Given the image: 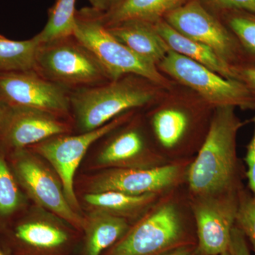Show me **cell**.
I'll return each instance as SVG.
<instances>
[{"instance_id": "obj_1", "label": "cell", "mask_w": 255, "mask_h": 255, "mask_svg": "<svg viewBox=\"0 0 255 255\" xmlns=\"http://www.w3.org/2000/svg\"><path fill=\"white\" fill-rule=\"evenodd\" d=\"M243 125L236 107H217L205 142L189 168L191 191L199 196L240 191L236 138Z\"/></svg>"}, {"instance_id": "obj_2", "label": "cell", "mask_w": 255, "mask_h": 255, "mask_svg": "<svg viewBox=\"0 0 255 255\" xmlns=\"http://www.w3.org/2000/svg\"><path fill=\"white\" fill-rule=\"evenodd\" d=\"M73 36L95 55L111 80L134 75L157 85H169L155 64L135 54L109 31L101 20L100 11L92 7L77 10Z\"/></svg>"}, {"instance_id": "obj_3", "label": "cell", "mask_w": 255, "mask_h": 255, "mask_svg": "<svg viewBox=\"0 0 255 255\" xmlns=\"http://www.w3.org/2000/svg\"><path fill=\"white\" fill-rule=\"evenodd\" d=\"M121 78L70 93L71 109L80 132L103 127L119 114L147 105L153 98V92L147 87L132 79Z\"/></svg>"}, {"instance_id": "obj_4", "label": "cell", "mask_w": 255, "mask_h": 255, "mask_svg": "<svg viewBox=\"0 0 255 255\" xmlns=\"http://www.w3.org/2000/svg\"><path fill=\"white\" fill-rule=\"evenodd\" d=\"M34 70L50 81L75 90L111 80L95 55L73 35L38 44Z\"/></svg>"}, {"instance_id": "obj_5", "label": "cell", "mask_w": 255, "mask_h": 255, "mask_svg": "<svg viewBox=\"0 0 255 255\" xmlns=\"http://www.w3.org/2000/svg\"><path fill=\"white\" fill-rule=\"evenodd\" d=\"M161 70L216 105L255 110V95L244 83L228 79L201 64L169 49Z\"/></svg>"}, {"instance_id": "obj_6", "label": "cell", "mask_w": 255, "mask_h": 255, "mask_svg": "<svg viewBox=\"0 0 255 255\" xmlns=\"http://www.w3.org/2000/svg\"><path fill=\"white\" fill-rule=\"evenodd\" d=\"M127 115L117 117L103 127L78 135L61 134L33 145V150L46 159L54 169L63 186L68 204L80 214V205L74 190V177L90 146L126 122Z\"/></svg>"}, {"instance_id": "obj_7", "label": "cell", "mask_w": 255, "mask_h": 255, "mask_svg": "<svg viewBox=\"0 0 255 255\" xmlns=\"http://www.w3.org/2000/svg\"><path fill=\"white\" fill-rule=\"evenodd\" d=\"M0 100L9 106L43 111L63 119L71 110L68 89L34 70L0 73Z\"/></svg>"}, {"instance_id": "obj_8", "label": "cell", "mask_w": 255, "mask_h": 255, "mask_svg": "<svg viewBox=\"0 0 255 255\" xmlns=\"http://www.w3.org/2000/svg\"><path fill=\"white\" fill-rule=\"evenodd\" d=\"M14 169L18 180L36 203L77 229L84 230L85 218L68 204L58 176L37 156L20 149L15 157Z\"/></svg>"}, {"instance_id": "obj_9", "label": "cell", "mask_w": 255, "mask_h": 255, "mask_svg": "<svg viewBox=\"0 0 255 255\" xmlns=\"http://www.w3.org/2000/svg\"><path fill=\"white\" fill-rule=\"evenodd\" d=\"M182 234L177 209L166 204L126 233L108 255H158L177 248Z\"/></svg>"}, {"instance_id": "obj_10", "label": "cell", "mask_w": 255, "mask_h": 255, "mask_svg": "<svg viewBox=\"0 0 255 255\" xmlns=\"http://www.w3.org/2000/svg\"><path fill=\"white\" fill-rule=\"evenodd\" d=\"M166 19L176 31L212 48L231 65L241 62L243 50L236 36L197 1L181 5L166 15Z\"/></svg>"}, {"instance_id": "obj_11", "label": "cell", "mask_w": 255, "mask_h": 255, "mask_svg": "<svg viewBox=\"0 0 255 255\" xmlns=\"http://www.w3.org/2000/svg\"><path fill=\"white\" fill-rule=\"evenodd\" d=\"M241 191V190H240ZM228 191L201 196L193 206L199 238L198 253L220 255L228 251L231 232L236 223L239 192Z\"/></svg>"}, {"instance_id": "obj_12", "label": "cell", "mask_w": 255, "mask_h": 255, "mask_svg": "<svg viewBox=\"0 0 255 255\" xmlns=\"http://www.w3.org/2000/svg\"><path fill=\"white\" fill-rule=\"evenodd\" d=\"M177 165L150 169L112 168L90 177L86 193L118 191L129 195L155 194L173 184L179 174Z\"/></svg>"}, {"instance_id": "obj_13", "label": "cell", "mask_w": 255, "mask_h": 255, "mask_svg": "<svg viewBox=\"0 0 255 255\" xmlns=\"http://www.w3.org/2000/svg\"><path fill=\"white\" fill-rule=\"evenodd\" d=\"M1 131L6 143L20 150L55 135L68 134L70 127L63 118L48 112L10 106Z\"/></svg>"}, {"instance_id": "obj_14", "label": "cell", "mask_w": 255, "mask_h": 255, "mask_svg": "<svg viewBox=\"0 0 255 255\" xmlns=\"http://www.w3.org/2000/svg\"><path fill=\"white\" fill-rule=\"evenodd\" d=\"M153 26L169 49L207 67L224 78L237 80L236 65L228 63L212 48L184 36L167 21H158Z\"/></svg>"}, {"instance_id": "obj_15", "label": "cell", "mask_w": 255, "mask_h": 255, "mask_svg": "<svg viewBox=\"0 0 255 255\" xmlns=\"http://www.w3.org/2000/svg\"><path fill=\"white\" fill-rule=\"evenodd\" d=\"M107 28L133 53L155 65L160 63L169 51L167 43L152 23L128 21Z\"/></svg>"}, {"instance_id": "obj_16", "label": "cell", "mask_w": 255, "mask_h": 255, "mask_svg": "<svg viewBox=\"0 0 255 255\" xmlns=\"http://www.w3.org/2000/svg\"><path fill=\"white\" fill-rule=\"evenodd\" d=\"M125 218L100 211H92L85 218V254L100 255L113 246L128 231Z\"/></svg>"}, {"instance_id": "obj_17", "label": "cell", "mask_w": 255, "mask_h": 255, "mask_svg": "<svg viewBox=\"0 0 255 255\" xmlns=\"http://www.w3.org/2000/svg\"><path fill=\"white\" fill-rule=\"evenodd\" d=\"M185 0H123L108 12H100L107 27L128 21L156 23L163 15L182 5Z\"/></svg>"}, {"instance_id": "obj_18", "label": "cell", "mask_w": 255, "mask_h": 255, "mask_svg": "<svg viewBox=\"0 0 255 255\" xmlns=\"http://www.w3.org/2000/svg\"><path fill=\"white\" fill-rule=\"evenodd\" d=\"M144 142L137 130H129L119 134L102 149L96 164L102 168H132L142 157Z\"/></svg>"}, {"instance_id": "obj_19", "label": "cell", "mask_w": 255, "mask_h": 255, "mask_svg": "<svg viewBox=\"0 0 255 255\" xmlns=\"http://www.w3.org/2000/svg\"><path fill=\"white\" fill-rule=\"evenodd\" d=\"M15 236L26 246L43 251L58 249L69 241L65 229L43 216L18 225Z\"/></svg>"}, {"instance_id": "obj_20", "label": "cell", "mask_w": 255, "mask_h": 255, "mask_svg": "<svg viewBox=\"0 0 255 255\" xmlns=\"http://www.w3.org/2000/svg\"><path fill=\"white\" fill-rule=\"evenodd\" d=\"M154 196L155 194L129 195L118 191H105L85 193L83 200L93 211H104L124 217L145 207Z\"/></svg>"}, {"instance_id": "obj_21", "label": "cell", "mask_w": 255, "mask_h": 255, "mask_svg": "<svg viewBox=\"0 0 255 255\" xmlns=\"http://www.w3.org/2000/svg\"><path fill=\"white\" fill-rule=\"evenodd\" d=\"M75 4L76 0H56L48 11L44 28L33 37L38 44L73 36L77 12Z\"/></svg>"}, {"instance_id": "obj_22", "label": "cell", "mask_w": 255, "mask_h": 255, "mask_svg": "<svg viewBox=\"0 0 255 255\" xmlns=\"http://www.w3.org/2000/svg\"><path fill=\"white\" fill-rule=\"evenodd\" d=\"M38 46L34 38L21 41L0 38V73L34 70Z\"/></svg>"}, {"instance_id": "obj_23", "label": "cell", "mask_w": 255, "mask_h": 255, "mask_svg": "<svg viewBox=\"0 0 255 255\" xmlns=\"http://www.w3.org/2000/svg\"><path fill=\"white\" fill-rule=\"evenodd\" d=\"M152 124L159 142L167 148H172L184 135L188 118L180 111L165 110L154 116Z\"/></svg>"}, {"instance_id": "obj_24", "label": "cell", "mask_w": 255, "mask_h": 255, "mask_svg": "<svg viewBox=\"0 0 255 255\" xmlns=\"http://www.w3.org/2000/svg\"><path fill=\"white\" fill-rule=\"evenodd\" d=\"M228 18V25L243 52L255 59V14L247 11L233 10Z\"/></svg>"}, {"instance_id": "obj_25", "label": "cell", "mask_w": 255, "mask_h": 255, "mask_svg": "<svg viewBox=\"0 0 255 255\" xmlns=\"http://www.w3.org/2000/svg\"><path fill=\"white\" fill-rule=\"evenodd\" d=\"M21 194L6 161L0 155V215L7 216L21 206Z\"/></svg>"}, {"instance_id": "obj_26", "label": "cell", "mask_w": 255, "mask_h": 255, "mask_svg": "<svg viewBox=\"0 0 255 255\" xmlns=\"http://www.w3.org/2000/svg\"><path fill=\"white\" fill-rule=\"evenodd\" d=\"M235 226L249 240L255 253V196L240 191L237 215Z\"/></svg>"}, {"instance_id": "obj_27", "label": "cell", "mask_w": 255, "mask_h": 255, "mask_svg": "<svg viewBox=\"0 0 255 255\" xmlns=\"http://www.w3.org/2000/svg\"><path fill=\"white\" fill-rule=\"evenodd\" d=\"M254 133L247 148L245 162L247 165L246 177L252 194L255 196V115L253 119Z\"/></svg>"}, {"instance_id": "obj_28", "label": "cell", "mask_w": 255, "mask_h": 255, "mask_svg": "<svg viewBox=\"0 0 255 255\" xmlns=\"http://www.w3.org/2000/svg\"><path fill=\"white\" fill-rule=\"evenodd\" d=\"M228 251L231 255H251L246 238L236 226L231 232Z\"/></svg>"}, {"instance_id": "obj_29", "label": "cell", "mask_w": 255, "mask_h": 255, "mask_svg": "<svg viewBox=\"0 0 255 255\" xmlns=\"http://www.w3.org/2000/svg\"><path fill=\"white\" fill-rule=\"evenodd\" d=\"M221 9L240 10L255 14V0H211Z\"/></svg>"}, {"instance_id": "obj_30", "label": "cell", "mask_w": 255, "mask_h": 255, "mask_svg": "<svg viewBox=\"0 0 255 255\" xmlns=\"http://www.w3.org/2000/svg\"><path fill=\"white\" fill-rule=\"evenodd\" d=\"M237 80L244 83L255 95V65H236Z\"/></svg>"}, {"instance_id": "obj_31", "label": "cell", "mask_w": 255, "mask_h": 255, "mask_svg": "<svg viewBox=\"0 0 255 255\" xmlns=\"http://www.w3.org/2000/svg\"><path fill=\"white\" fill-rule=\"evenodd\" d=\"M92 9L102 13H106L114 9L123 0H87Z\"/></svg>"}, {"instance_id": "obj_32", "label": "cell", "mask_w": 255, "mask_h": 255, "mask_svg": "<svg viewBox=\"0 0 255 255\" xmlns=\"http://www.w3.org/2000/svg\"><path fill=\"white\" fill-rule=\"evenodd\" d=\"M158 255H195V252L189 247L179 246Z\"/></svg>"}, {"instance_id": "obj_33", "label": "cell", "mask_w": 255, "mask_h": 255, "mask_svg": "<svg viewBox=\"0 0 255 255\" xmlns=\"http://www.w3.org/2000/svg\"><path fill=\"white\" fill-rule=\"evenodd\" d=\"M10 106L4 101L0 100V131H1L3 126L7 117Z\"/></svg>"}, {"instance_id": "obj_34", "label": "cell", "mask_w": 255, "mask_h": 255, "mask_svg": "<svg viewBox=\"0 0 255 255\" xmlns=\"http://www.w3.org/2000/svg\"><path fill=\"white\" fill-rule=\"evenodd\" d=\"M220 255H231V253H230L229 251H226L225 252H223V253H221Z\"/></svg>"}, {"instance_id": "obj_35", "label": "cell", "mask_w": 255, "mask_h": 255, "mask_svg": "<svg viewBox=\"0 0 255 255\" xmlns=\"http://www.w3.org/2000/svg\"><path fill=\"white\" fill-rule=\"evenodd\" d=\"M3 37H4V36H1V35H0V38H3Z\"/></svg>"}, {"instance_id": "obj_36", "label": "cell", "mask_w": 255, "mask_h": 255, "mask_svg": "<svg viewBox=\"0 0 255 255\" xmlns=\"http://www.w3.org/2000/svg\"><path fill=\"white\" fill-rule=\"evenodd\" d=\"M0 255H2V254H1V253H0Z\"/></svg>"}]
</instances>
